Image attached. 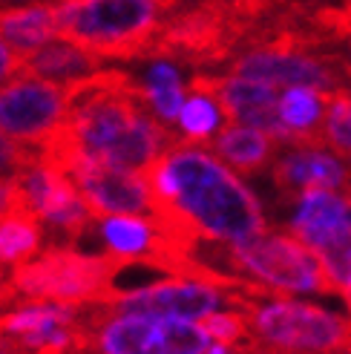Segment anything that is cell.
<instances>
[{
  "label": "cell",
  "mask_w": 351,
  "mask_h": 354,
  "mask_svg": "<svg viewBox=\"0 0 351 354\" xmlns=\"http://www.w3.org/2000/svg\"><path fill=\"white\" fill-rule=\"evenodd\" d=\"M153 190V225L162 236L167 274H196L199 245H239L265 231L259 199L216 153L202 145L176 141L147 173Z\"/></svg>",
  "instance_id": "6da1fadb"
},
{
  "label": "cell",
  "mask_w": 351,
  "mask_h": 354,
  "mask_svg": "<svg viewBox=\"0 0 351 354\" xmlns=\"http://www.w3.org/2000/svg\"><path fill=\"white\" fill-rule=\"evenodd\" d=\"M127 73L101 69L69 86V115L46 153H78L130 173H147L176 145Z\"/></svg>",
  "instance_id": "7a4b0ae2"
},
{
  "label": "cell",
  "mask_w": 351,
  "mask_h": 354,
  "mask_svg": "<svg viewBox=\"0 0 351 354\" xmlns=\"http://www.w3.org/2000/svg\"><path fill=\"white\" fill-rule=\"evenodd\" d=\"M58 38L93 55L135 58L153 52L176 0H55Z\"/></svg>",
  "instance_id": "3957f363"
},
{
  "label": "cell",
  "mask_w": 351,
  "mask_h": 354,
  "mask_svg": "<svg viewBox=\"0 0 351 354\" xmlns=\"http://www.w3.org/2000/svg\"><path fill=\"white\" fill-rule=\"evenodd\" d=\"M251 343L271 354H337L351 346V323L320 306L276 294H236Z\"/></svg>",
  "instance_id": "277c9868"
},
{
  "label": "cell",
  "mask_w": 351,
  "mask_h": 354,
  "mask_svg": "<svg viewBox=\"0 0 351 354\" xmlns=\"http://www.w3.org/2000/svg\"><path fill=\"white\" fill-rule=\"evenodd\" d=\"M222 254L231 277L248 279L276 297L334 291L320 257L291 231H268L265 227L248 242L225 245Z\"/></svg>",
  "instance_id": "5b68a950"
},
{
  "label": "cell",
  "mask_w": 351,
  "mask_h": 354,
  "mask_svg": "<svg viewBox=\"0 0 351 354\" xmlns=\"http://www.w3.org/2000/svg\"><path fill=\"white\" fill-rule=\"evenodd\" d=\"M115 254H78L73 248H52L21 268L6 286L23 299H52L66 306H107L115 294L121 268Z\"/></svg>",
  "instance_id": "8992f818"
},
{
  "label": "cell",
  "mask_w": 351,
  "mask_h": 354,
  "mask_svg": "<svg viewBox=\"0 0 351 354\" xmlns=\"http://www.w3.org/2000/svg\"><path fill=\"white\" fill-rule=\"evenodd\" d=\"M231 75H242L251 81H262L271 86H314L323 93L343 90L345 73L331 55V49L320 44V38L305 32H276L274 38L245 49L231 64Z\"/></svg>",
  "instance_id": "52a82bcc"
},
{
  "label": "cell",
  "mask_w": 351,
  "mask_h": 354,
  "mask_svg": "<svg viewBox=\"0 0 351 354\" xmlns=\"http://www.w3.org/2000/svg\"><path fill=\"white\" fill-rule=\"evenodd\" d=\"M210 346L214 340L199 323L93 306L86 354H207Z\"/></svg>",
  "instance_id": "ba28073f"
},
{
  "label": "cell",
  "mask_w": 351,
  "mask_h": 354,
  "mask_svg": "<svg viewBox=\"0 0 351 354\" xmlns=\"http://www.w3.org/2000/svg\"><path fill=\"white\" fill-rule=\"evenodd\" d=\"M291 234L320 257L334 291H351V196L308 190L296 199Z\"/></svg>",
  "instance_id": "9c48e42d"
},
{
  "label": "cell",
  "mask_w": 351,
  "mask_h": 354,
  "mask_svg": "<svg viewBox=\"0 0 351 354\" xmlns=\"http://www.w3.org/2000/svg\"><path fill=\"white\" fill-rule=\"evenodd\" d=\"M69 115V86L21 73L0 86V133L23 147L44 150Z\"/></svg>",
  "instance_id": "30bf717a"
},
{
  "label": "cell",
  "mask_w": 351,
  "mask_h": 354,
  "mask_svg": "<svg viewBox=\"0 0 351 354\" xmlns=\"http://www.w3.org/2000/svg\"><path fill=\"white\" fill-rule=\"evenodd\" d=\"M44 158L58 165L75 182L86 207L101 222L107 216H150L153 214V190L147 176L130 173L104 162H93L78 153H46Z\"/></svg>",
  "instance_id": "8fae6325"
},
{
  "label": "cell",
  "mask_w": 351,
  "mask_h": 354,
  "mask_svg": "<svg viewBox=\"0 0 351 354\" xmlns=\"http://www.w3.org/2000/svg\"><path fill=\"white\" fill-rule=\"evenodd\" d=\"M236 294L222 288L210 279L170 274L159 282H150L144 288L115 291L107 308L118 314H147V317H170V320L202 323L205 317L225 311V306L236 308Z\"/></svg>",
  "instance_id": "7c38bea8"
},
{
  "label": "cell",
  "mask_w": 351,
  "mask_h": 354,
  "mask_svg": "<svg viewBox=\"0 0 351 354\" xmlns=\"http://www.w3.org/2000/svg\"><path fill=\"white\" fill-rule=\"evenodd\" d=\"M15 179L21 185L26 210H32L41 222L58 227L66 239L78 242L98 222L78 193L75 182L58 165L44 158V153L35 156Z\"/></svg>",
  "instance_id": "4fadbf2b"
},
{
  "label": "cell",
  "mask_w": 351,
  "mask_h": 354,
  "mask_svg": "<svg viewBox=\"0 0 351 354\" xmlns=\"http://www.w3.org/2000/svg\"><path fill=\"white\" fill-rule=\"evenodd\" d=\"M274 185L285 196L300 199L308 190H337L351 196V162L328 145H291L271 167Z\"/></svg>",
  "instance_id": "5bb4252c"
},
{
  "label": "cell",
  "mask_w": 351,
  "mask_h": 354,
  "mask_svg": "<svg viewBox=\"0 0 351 354\" xmlns=\"http://www.w3.org/2000/svg\"><path fill=\"white\" fill-rule=\"evenodd\" d=\"M202 78L214 90L225 115L234 124H245V127H256L262 133H268L276 145H285V147L291 145L283 121H279L276 86L242 78V75H202Z\"/></svg>",
  "instance_id": "9a60e30c"
},
{
  "label": "cell",
  "mask_w": 351,
  "mask_h": 354,
  "mask_svg": "<svg viewBox=\"0 0 351 354\" xmlns=\"http://www.w3.org/2000/svg\"><path fill=\"white\" fill-rule=\"evenodd\" d=\"M23 73L38 75L44 81L73 86L84 78L101 73V58L93 55L90 49L66 41V38H55V41H49L44 49L35 52V55L23 58Z\"/></svg>",
  "instance_id": "2e32d148"
},
{
  "label": "cell",
  "mask_w": 351,
  "mask_h": 354,
  "mask_svg": "<svg viewBox=\"0 0 351 354\" xmlns=\"http://www.w3.org/2000/svg\"><path fill=\"white\" fill-rule=\"evenodd\" d=\"M98 234L121 262L162 265V236L150 216H107L101 219Z\"/></svg>",
  "instance_id": "e0dca14e"
},
{
  "label": "cell",
  "mask_w": 351,
  "mask_h": 354,
  "mask_svg": "<svg viewBox=\"0 0 351 354\" xmlns=\"http://www.w3.org/2000/svg\"><path fill=\"white\" fill-rule=\"evenodd\" d=\"M328 98L331 93L314 90V86H288L279 93V121H283L291 145H325L323 124L328 113Z\"/></svg>",
  "instance_id": "ac0fdd59"
},
{
  "label": "cell",
  "mask_w": 351,
  "mask_h": 354,
  "mask_svg": "<svg viewBox=\"0 0 351 354\" xmlns=\"http://www.w3.org/2000/svg\"><path fill=\"white\" fill-rule=\"evenodd\" d=\"M210 153H216L222 162L231 167L234 173H259L262 167H268L274 162L276 141L262 133L256 127H245V124H227L216 133V138L210 141Z\"/></svg>",
  "instance_id": "d6986e66"
},
{
  "label": "cell",
  "mask_w": 351,
  "mask_h": 354,
  "mask_svg": "<svg viewBox=\"0 0 351 354\" xmlns=\"http://www.w3.org/2000/svg\"><path fill=\"white\" fill-rule=\"evenodd\" d=\"M0 35L21 58L35 55L49 41L58 38V21L52 3H29L0 9Z\"/></svg>",
  "instance_id": "ffe728a7"
},
{
  "label": "cell",
  "mask_w": 351,
  "mask_h": 354,
  "mask_svg": "<svg viewBox=\"0 0 351 354\" xmlns=\"http://www.w3.org/2000/svg\"><path fill=\"white\" fill-rule=\"evenodd\" d=\"M142 86V98L144 104L153 110V115L159 118L162 124H173L179 121L182 115V107H184V81H182V73L179 66L170 64V61H153L147 66L144 78L138 81Z\"/></svg>",
  "instance_id": "44dd1931"
},
{
  "label": "cell",
  "mask_w": 351,
  "mask_h": 354,
  "mask_svg": "<svg viewBox=\"0 0 351 354\" xmlns=\"http://www.w3.org/2000/svg\"><path fill=\"white\" fill-rule=\"evenodd\" d=\"M222 115H225V110H222L219 98L205 84V78L196 75L190 81V95L182 107L179 121H176L184 141H190V145H210V141L216 138V133L222 130Z\"/></svg>",
  "instance_id": "7402d4cb"
},
{
  "label": "cell",
  "mask_w": 351,
  "mask_h": 354,
  "mask_svg": "<svg viewBox=\"0 0 351 354\" xmlns=\"http://www.w3.org/2000/svg\"><path fill=\"white\" fill-rule=\"evenodd\" d=\"M41 219L26 207H17L0 219V265H21L32 262V257L41 251Z\"/></svg>",
  "instance_id": "603a6c76"
},
{
  "label": "cell",
  "mask_w": 351,
  "mask_h": 354,
  "mask_svg": "<svg viewBox=\"0 0 351 354\" xmlns=\"http://www.w3.org/2000/svg\"><path fill=\"white\" fill-rule=\"evenodd\" d=\"M323 141L340 153L343 158L351 162V90L331 93L328 98V113H325V124H323Z\"/></svg>",
  "instance_id": "cb8c5ba5"
},
{
  "label": "cell",
  "mask_w": 351,
  "mask_h": 354,
  "mask_svg": "<svg viewBox=\"0 0 351 354\" xmlns=\"http://www.w3.org/2000/svg\"><path fill=\"white\" fill-rule=\"evenodd\" d=\"M199 326L210 334V340L222 346H245L251 340V328L242 311H216L205 317Z\"/></svg>",
  "instance_id": "d4e9b609"
},
{
  "label": "cell",
  "mask_w": 351,
  "mask_h": 354,
  "mask_svg": "<svg viewBox=\"0 0 351 354\" xmlns=\"http://www.w3.org/2000/svg\"><path fill=\"white\" fill-rule=\"evenodd\" d=\"M38 153L41 150L23 147V145H17V141H12L0 133V179H3V176H17Z\"/></svg>",
  "instance_id": "484cf974"
},
{
  "label": "cell",
  "mask_w": 351,
  "mask_h": 354,
  "mask_svg": "<svg viewBox=\"0 0 351 354\" xmlns=\"http://www.w3.org/2000/svg\"><path fill=\"white\" fill-rule=\"evenodd\" d=\"M17 207H26L21 185H17L15 176H3V179H0V219H3L6 214H12V210H17Z\"/></svg>",
  "instance_id": "4316f807"
},
{
  "label": "cell",
  "mask_w": 351,
  "mask_h": 354,
  "mask_svg": "<svg viewBox=\"0 0 351 354\" xmlns=\"http://www.w3.org/2000/svg\"><path fill=\"white\" fill-rule=\"evenodd\" d=\"M21 73H23V58L17 55V52L3 41V35H0V86Z\"/></svg>",
  "instance_id": "83f0119b"
},
{
  "label": "cell",
  "mask_w": 351,
  "mask_h": 354,
  "mask_svg": "<svg viewBox=\"0 0 351 354\" xmlns=\"http://www.w3.org/2000/svg\"><path fill=\"white\" fill-rule=\"evenodd\" d=\"M331 55L337 58V64L343 66L345 78L351 81V35H348V38H343L340 44H334V46H331Z\"/></svg>",
  "instance_id": "f1b7e54d"
},
{
  "label": "cell",
  "mask_w": 351,
  "mask_h": 354,
  "mask_svg": "<svg viewBox=\"0 0 351 354\" xmlns=\"http://www.w3.org/2000/svg\"><path fill=\"white\" fill-rule=\"evenodd\" d=\"M207 354H248L245 348H239V346H222V343H214L207 348Z\"/></svg>",
  "instance_id": "f546056e"
},
{
  "label": "cell",
  "mask_w": 351,
  "mask_h": 354,
  "mask_svg": "<svg viewBox=\"0 0 351 354\" xmlns=\"http://www.w3.org/2000/svg\"><path fill=\"white\" fill-rule=\"evenodd\" d=\"M343 299H345V306H348V311H351V291H345V294H343Z\"/></svg>",
  "instance_id": "4dcf8cb0"
},
{
  "label": "cell",
  "mask_w": 351,
  "mask_h": 354,
  "mask_svg": "<svg viewBox=\"0 0 351 354\" xmlns=\"http://www.w3.org/2000/svg\"><path fill=\"white\" fill-rule=\"evenodd\" d=\"M337 354H351V346H345L343 351H337Z\"/></svg>",
  "instance_id": "1f68e13d"
}]
</instances>
